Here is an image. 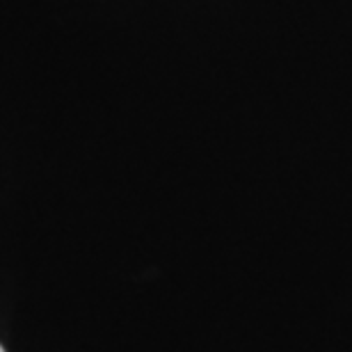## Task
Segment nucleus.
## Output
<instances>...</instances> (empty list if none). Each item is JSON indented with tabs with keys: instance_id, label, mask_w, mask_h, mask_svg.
Instances as JSON below:
<instances>
[{
	"instance_id": "nucleus-1",
	"label": "nucleus",
	"mask_w": 352,
	"mask_h": 352,
	"mask_svg": "<svg viewBox=\"0 0 352 352\" xmlns=\"http://www.w3.org/2000/svg\"><path fill=\"white\" fill-rule=\"evenodd\" d=\"M0 352H5V350H3V348H0Z\"/></svg>"
}]
</instances>
